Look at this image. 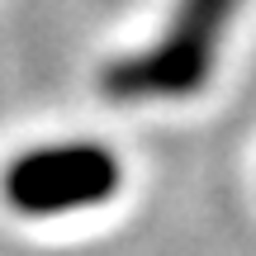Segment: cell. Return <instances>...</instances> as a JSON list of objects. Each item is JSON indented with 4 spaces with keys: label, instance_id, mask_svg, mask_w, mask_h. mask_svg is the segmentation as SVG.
Here are the masks:
<instances>
[{
    "label": "cell",
    "instance_id": "obj_1",
    "mask_svg": "<svg viewBox=\"0 0 256 256\" xmlns=\"http://www.w3.org/2000/svg\"><path fill=\"white\" fill-rule=\"evenodd\" d=\"M232 5L238 0H185L176 28L166 34V43L152 57L124 66L119 72V90L124 95H185L200 90L204 72L214 62V43H218V28L228 24Z\"/></svg>",
    "mask_w": 256,
    "mask_h": 256
},
{
    "label": "cell",
    "instance_id": "obj_2",
    "mask_svg": "<svg viewBox=\"0 0 256 256\" xmlns=\"http://www.w3.org/2000/svg\"><path fill=\"white\" fill-rule=\"evenodd\" d=\"M119 185V166L100 147H62V152L28 156L10 176V194L24 209H66V204H95Z\"/></svg>",
    "mask_w": 256,
    "mask_h": 256
}]
</instances>
